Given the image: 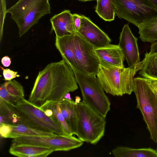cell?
Masks as SVG:
<instances>
[{"label":"cell","instance_id":"cell-26","mask_svg":"<svg viewBox=\"0 0 157 157\" xmlns=\"http://www.w3.org/2000/svg\"><path fill=\"white\" fill-rule=\"evenodd\" d=\"M12 124L3 123L0 124V134L2 137L9 138L12 132Z\"/></svg>","mask_w":157,"mask_h":157},{"label":"cell","instance_id":"cell-16","mask_svg":"<svg viewBox=\"0 0 157 157\" xmlns=\"http://www.w3.org/2000/svg\"><path fill=\"white\" fill-rule=\"evenodd\" d=\"M53 151L47 147L28 144L11 145L9 150L10 154L19 157H45Z\"/></svg>","mask_w":157,"mask_h":157},{"label":"cell","instance_id":"cell-3","mask_svg":"<svg viewBox=\"0 0 157 157\" xmlns=\"http://www.w3.org/2000/svg\"><path fill=\"white\" fill-rule=\"evenodd\" d=\"M49 0H19L7 10L16 23L20 37L27 32L40 19L51 13Z\"/></svg>","mask_w":157,"mask_h":157},{"label":"cell","instance_id":"cell-21","mask_svg":"<svg viewBox=\"0 0 157 157\" xmlns=\"http://www.w3.org/2000/svg\"><path fill=\"white\" fill-rule=\"evenodd\" d=\"M116 157H157V152L150 147L134 148L117 146L112 151Z\"/></svg>","mask_w":157,"mask_h":157},{"label":"cell","instance_id":"cell-15","mask_svg":"<svg viewBox=\"0 0 157 157\" xmlns=\"http://www.w3.org/2000/svg\"><path fill=\"white\" fill-rule=\"evenodd\" d=\"M74 34L61 37L56 36L55 45L62 59L73 71H78L75 56Z\"/></svg>","mask_w":157,"mask_h":157},{"label":"cell","instance_id":"cell-18","mask_svg":"<svg viewBox=\"0 0 157 157\" xmlns=\"http://www.w3.org/2000/svg\"><path fill=\"white\" fill-rule=\"evenodd\" d=\"M24 95L23 86L15 80L7 81L0 86V98L12 105H15Z\"/></svg>","mask_w":157,"mask_h":157},{"label":"cell","instance_id":"cell-22","mask_svg":"<svg viewBox=\"0 0 157 157\" xmlns=\"http://www.w3.org/2000/svg\"><path fill=\"white\" fill-rule=\"evenodd\" d=\"M138 28L141 41L151 43L157 41V17L143 23Z\"/></svg>","mask_w":157,"mask_h":157},{"label":"cell","instance_id":"cell-2","mask_svg":"<svg viewBox=\"0 0 157 157\" xmlns=\"http://www.w3.org/2000/svg\"><path fill=\"white\" fill-rule=\"evenodd\" d=\"M140 63L127 68L100 64L97 77L106 93L117 96L130 95L133 92L134 77L140 70Z\"/></svg>","mask_w":157,"mask_h":157},{"label":"cell","instance_id":"cell-27","mask_svg":"<svg viewBox=\"0 0 157 157\" xmlns=\"http://www.w3.org/2000/svg\"><path fill=\"white\" fill-rule=\"evenodd\" d=\"M3 71V75L5 80L10 81L12 79L20 76L17 71H14L9 69H4L0 67Z\"/></svg>","mask_w":157,"mask_h":157},{"label":"cell","instance_id":"cell-20","mask_svg":"<svg viewBox=\"0 0 157 157\" xmlns=\"http://www.w3.org/2000/svg\"><path fill=\"white\" fill-rule=\"evenodd\" d=\"M139 71L144 78L157 79V51L146 52L140 63Z\"/></svg>","mask_w":157,"mask_h":157},{"label":"cell","instance_id":"cell-24","mask_svg":"<svg viewBox=\"0 0 157 157\" xmlns=\"http://www.w3.org/2000/svg\"><path fill=\"white\" fill-rule=\"evenodd\" d=\"M9 138L14 139L21 136L51 135L56 134L39 130L23 124H12Z\"/></svg>","mask_w":157,"mask_h":157},{"label":"cell","instance_id":"cell-7","mask_svg":"<svg viewBox=\"0 0 157 157\" xmlns=\"http://www.w3.org/2000/svg\"><path fill=\"white\" fill-rule=\"evenodd\" d=\"M116 13L138 27L157 17V10L147 0H113Z\"/></svg>","mask_w":157,"mask_h":157},{"label":"cell","instance_id":"cell-35","mask_svg":"<svg viewBox=\"0 0 157 157\" xmlns=\"http://www.w3.org/2000/svg\"><path fill=\"white\" fill-rule=\"evenodd\" d=\"M155 94L156 96V97H157V94ZM156 143L157 144V142H156ZM155 150H156V151L157 152V146L156 148V149H155Z\"/></svg>","mask_w":157,"mask_h":157},{"label":"cell","instance_id":"cell-4","mask_svg":"<svg viewBox=\"0 0 157 157\" xmlns=\"http://www.w3.org/2000/svg\"><path fill=\"white\" fill-rule=\"evenodd\" d=\"M133 92L136 95V107L141 112L150 135L155 143L157 141V98L146 78H134Z\"/></svg>","mask_w":157,"mask_h":157},{"label":"cell","instance_id":"cell-19","mask_svg":"<svg viewBox=\"0 0 157 157\" xmlns=\"http://www.w3.org/2000/svg\"><path fill=\"white\" fill-rule=\"evenodd\" d=\"M59 105L66 122L75 135L78 121L77 103L63 98L59 102Z\"/></svg>","mask_w":157,"mask_h":157},{"label":"cell","instance_id":"cell-34","mask_svg":"<svg viewBox=\"0 0 157 157\" xmlns=\"http://www.w3.org/2000/svg\"><path fill=\"white\" fill-rule=\"evenodd\" d=\"M78 0L82 1V2H86V1H87L94 0Z\"/></svg>","mask_w":157,"mask_h":157},{"label":"cell","instance_id":"cell-10","mask_svg":"<svg viewBox=\"0 0 157 157\" xmlns=\"http://www.w3.org/2000/svg\"><path fill=\"white\" fill-rule=\"evenodd\" d=\"M15 105L33 128L56 134L66 135L58 124L24 98L20 99Z\"/></svg>","mask_w":157,"mask_h":157},{"label":"cell","instance_id":"cell-6","mask_svg":"<svg viewBox=\"0 0 157 157\" xmlns=\"http://www.w3.org/2000/svg\"><path fill=\"white\" fill-rule=\"evenodd\" d=\"M73 71L81 90L82 101L105 118L110 110V103L97 78Z\"/></svg>","mask_w":157,"mask_h":157},{"label":"cell","instance_id":"cell-12","mask_svg":"<svg viewBox=\"0 0 157 157\" xmlns=\"http://www.w3.org/2000/svg\"><path fill=\"white\" fill-rule=\"evenodd\" d=\"M81 25L77 32L94 48L106 46L111 42L108 35L89 18L80 15Z\"/></svg>","mask_w":157,"mask_h":157},{"label":"cell","instance_id":"cell-17","mask_svg":"<svg viewBox=\"0 0 157 157\" xmlns=\"http://www.w3.org/2000/svg\"><path fill=\"white\" fill-rule=\"evenodd\" d=\"M0 124H23L33 127L15 105L7 103L0 98Z\"/></svg>","mask_w":157,"mask_h":157},{"label":"cell","instance_id":"cell-13","mask_svg":"<svg viewBox=\"0 0 157 157\" xmlns=\"http://www.w3.org/2000/svg\"><path fill=\"white\" fill-rule=\"evenodd\" d=\"M94 51L103 66H113L124 67V57L118 45L109 44L104 47L95 48Z\"/></svg>","mask_w":157,"mask_h":157},{"label":"cell","instance_id":"cell-5","mask_svg":"<svg viewBox=\"0 0 157 157\" xmlns=\"http://www.w3.org/2000/svg\"><path fill=\"white\" fill-rule=\"evenodd\" d=\"M78 121L75 134L82 141L96 144L104 136L105 118L82 101L77 103Z\"/></svg>","mask_w":157,"mask_h":157},{"label":"cell","instance_id":"cell-14","mask_svg":"<svg viewBox=\"0 0 157 157\" xmlns=\"http://www.w3.org/2000/svg\"><path fill=\"white\" fill-rule=\"evenodd\" d=\"M52 28L50 33L54 31L56 36L61 37L76 33L73 25L72 14L69 10H65L56 14L50 19Z\"/></svg>","mask_w":157,"mask_h":157},{"label":"cell","instance_id":"cell-30","mask_svg":"<svg viewBox=\"0 0 157 157\" xmlns=\"http://www.w3.org/2000/svg\"><path fill=\"white\" fill-rule=\"evenodd\" d=\"M10 58L8 56H5L1 59V63L3 66L6 67H9L11 63Z\"/></svg>","mask_w":157,"mask_h":157},{"label":"cell","instance_id":"cell-31","mask_svg":"<svg viewBox=\"0 0 157 157\" xmlns=\"http://www.w3.org/2000/svg\"><path fill=\"white\" fill-rule=\"evenodd\" d=\"M157 51V41L151 43L150 46V52Z\"/></svg>","mask_w":157,"mask_h":157},{"label":"cell","instance_id":"cell-29","mask_svg":"<svg viewBox=\"0 0 157 157\" xmlns=\"http://www.w3.org/2000/svg\"><path fill=\"white\" fill-rule=\"evenodd\" d=\"M148 82L154 92L157 94V79L146 78Z\"/></svg>","mask_w":157,"mask_h":157},{"label":"cell","instance_id":"cell-25","mask_svg":"<svg viewBox=\"0 0 157 157\" xmlns=\"http://www.w3.org/2000/svg\"><path fill=\"white\" fill-rule=\"evenodd\" d=\"M59 102L49 101L42 105L49 108L52 110V114L51 118L62 127L65 133L68 135L72 136L74 134L62 113Z\"/></svg>","mask_w":157,"mask_h":157},{"label":"cell","instance_id":"cell-28","mask_svg":"<svg viewBox=\"0 0 157 157\" xmlns=\"http://www.w3.org/2000/svg\"><path fill=\"white\" fill-rule=\"evenodd\" d=\"M74 26L76 32H77L79 29L81 20L80 15L76 13L72 14Z\"/></svg>","mask_w":157,"mask_h":157},{"label":"cell","instance_id":"cell-32","mask_svg":"<svg viewBox=\"0 0 157 157\" xmlns=\"http://www.w3.org/2000/svg\"><path fill=\"white\" fill-rule=\"evenodd\" d=\"M157 10V0H147Z\"/></svg>","mask_w":157,"mask_h":157},{"label":"cell","instance_id":"cell-11","mask_svg":"<svg viewBox=\"0 0 157 157\" xmlns=\"http://www.w3.org/2000/svg\"><path fill=\"white\" fill-rule=\"evenodd\" d=\"M138 39L133 34L128 24H125L120 33L118 44L125 58L128 66H135L140 63Z\"/></svg>","mask_w":157,"mask_h":157},{"label":"cell","instance_id":"cell-33","mask_svg":"<svg viewBox=\"0 0 157 157\" xmlns=\"http://www.w3.org/2000/svg\"><path fill=\"white\" fill-rule=\"evenodd\" d=\"M64 98L70 100H72L69 93H67L64 96Z\"/></svg>","mask_w":157,"mask_h":157},{"label":"cell","instance_id":"cell-23","mask_svg":"<svg viewBox=\"0 0 157 157\" xmlns=\"http://www.w3.org/2000/svg\"><path fill=\"white\" fill-rule=\"evenodd\" d=\"M95 11L105 21L114 20L116 10L113 0H97Z\"/></svg>","mask_w":157,"mask_h":157},{"label":"cell","instance_id":"cell-9","mask_svg":"<svg viewBox=\"0 0 157 157\" xmlns=\"http://www.w3.org/2000/svg\"><path fill=\"white\" fill-rule=\"evenodd\" d=\"M74 42L78 72L96 76L100 63L94 51V48L77 32L74 34Z\"/></svg>","mask_w":157,"mask_h":157},{"label":"cell","instance_id":"cell-8","mask_svg":"<svg viewBox=\"0 0 157 157\" xmlns=\"http://www.w3.org/2000/svg\"><path fill=\"white\" fill-rule=\"evenodd\" d=\"M83 142L79 138L65 134L21 136L13 139L12 145L28 144L45 146L54 151H67L81 146Z\"/></svg>","mask_w":157,"mask_h":157},{"label":"cell","instance_id":"cell-1","mask_svg":"<svg viewBox=\"0 0 157 157\" xmlns=\"http://www.w3.org/2000/svg\"><path fill=\"white\" fill-rule=\"evenodd\" d=\"M74 72L62 60L50 63L39 72L28 101L39 108L49 101L59 102L78 88Z\"/></svg>","mask_w":157,"mask_h":157}]
</instances>
